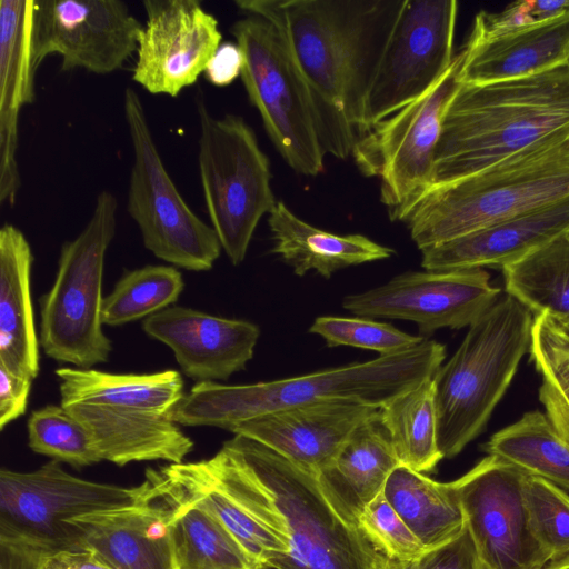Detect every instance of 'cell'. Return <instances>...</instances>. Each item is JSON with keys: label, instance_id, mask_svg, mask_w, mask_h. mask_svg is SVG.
I'll return each instance as SVG.
<instances>
[{"label": "cell", "instance_id": "obj_12", "mask_svg": "<svg viewBox=\"0 0 569 569\" xmlns=\"http://www.w3.org/2000/svg\"><path fill=\"white\" fill-rule=\"evenodd\" d=\"M141 485L86 480L56 460L30 472L0 470V537L41 545L53 553L80 550L82 532L71 520L137 503Z\"/></svg>", "mask_w": 569, "mask_h": 569}, {"label": "cell", "instance_id": "obj_9", "mask_svg": "<svg viewBox=\"0 0 569 569\" xmlns=\"http://www.w3.org/2000/svg\"><path fill=\"white\" fill-rule=\"evenodd\" d=\"M230 31L243 57L242 83L276 149L295 172L322 173L326 153L318 136L317 108L282 36L251 14L236 21Z\"/></svg>", "mask_w": 569, "mask_h": 569}, {"label": "cell", "instance_id": "obj_47", "mask_svg": "<svg viewBox=\"0 0 569 569\" xmlns=\"http://www.w3.org/2000/svg\"><path fill=\"white\" fill-rule=\"evenodd\" d=\"M415 561H401L381 555L375 569H413Z\"/></svg>", "mask_w": 569, "mask_h": 569}, {"label": "cell", "instance_id": "obj_17", "mask_svg": "<svg viewBox=\"0 0 569 569\" xmlns=\"http://www.w3.org/2000/svg\"><path fill=\"white\" fill-rule=\"evenodd\" d=\"M132 80L172 98L192 86L221 46L217 18L197 0H144Z\"/></svg>", "mask_w": 569, "mask_h": 569}, {"label": "cell", "instance_id": "obj_32", "mask_svg": "<svg viewBox=\"0 0 569 569\" xmlns=\"http://www.w3.org/2000/svg\"><path fill=\"white\" fill-rule=\"evenodd\" d=\"M489 455L569 490V440L539 410L497 431L483 445Z\"/></svg>", "mask_w": 569, "mask_h": 569}, {"label": "cell", "instance_id": "obj_38", "mask_svg": "<svg viewBox=\"0 0 569 569\" xmlns=\"http://www.w3.org/2000/svg\"><path fill=\"white\" fill-rule=\"evenodd\" d=\"M325 339L328 347L349 346L389 356L411 349L426 338L365 317L320 316L309 328Z\"/></svg>", "mask_w": 569, "mask_h": 569}, {"label": "cell", "instance_id": "obj_14", "mask_svg": "<svg viewBox=\"0 0 569 569\" xmlns=\"http://www.w3.org/2000/svg\"><path fill=\"white\" fill-rule=\"evenodd\" d=\"M142 26L121 0H32L30 60L34 73L49 56L62 71L109 74L137 52Z\"/></svg>", "mask_w": 569, "mask_h": 569}, {"label": "cell", "instance_id": "obj_30", "mask_svg": "<svg viewBox=\"0 0 569 569\" xmlns=\"http://www.w3.org/2000/svg\"><path fill=\"white\" fill-rule=\"evenodd\" d=\"M400 462L380 416V408L349 436L318 477L357 521L363 508L382 492Z\"/></svg>", "mask_w": 569, "mask_h": 569}, {"label": "cell", "instance_id": "obj_20", "mask_svg": "<svg viewBox=\"0 0 569 569\" xmlns=\"http://www.w3.org/2000/svg\"><path fill=\"white\" fill-rule=\"evenodd\" d=\"M569 232V198L421 249L428 271L501 269Z\"/></svg>", "mask_w": 569, "mask_h": 569}, {"label": "cell", "instance_id": "obj_48", "mask_svg": "<svg viewBox=\"0 0 569 569\" xmlns=\"http://www.w3.org/2000/svg\"><path fill=\"white\" fill-rule=\"evenodd\" d=\"M543 569H569V555L550 561Z\"/></svg>", "mask_w": 569, "mask_h": 569}, {"label": "cell", "instance_id": "obj_40", "mask_svg": "<svg viewBox=\"0 0 569 569\" xmlns=\"http://www.w3.org/2000/svg\"><path fill=\"white\" fill-rule=\"evenodd\" d=\"M529 351L542 375L540 401L553 427L569 440V356L530 345Z\"/></svg>", "mask_w": 569, "mask_h": 569}, {"label": "cell", "instance_id": "obj_19", "mask_svg": "<svg viewBox=\"0 0 569 569\" xmlns=\"http://www.w3.org/2000/svg\"><path fill=\"white\" fill-rule=\"evenodd\" d=\"M379 408L353 401H327L269 412L234 426L293 465L319 475L351 432Z\"/></svg>", "mask_w": 569, "mask_h": 569}, {"label": "cell", "instance_id": "obj_29", "mask_svg": "<svg viewBox=\"0 0 569 569\" xmlns=\"http://www.w3.org/2000/svg\"><path fill=\"white\" fill-rule=\"evenodd\" d=\"M56 376L62 406L83 403L164 415L184 397L183 380L176 370L137 375L60 367Z\"/></svg>", "mask_w": 569, "mask_h": 569}, {"label": "cell", "instance_id": "obj_34", "mask_svg": "<svg viewBox=\"0 0 569 569\" xmlns=\"http://www.w3.org/2000/svg\"><path fill=\"white\" fill-rule=\"evenodd\" d=\"M509 296L536 316H569V234L556 237L502 268Z\"/></svg>", "mask_w": 569, "mask_h": 569}, {"label": "cell", "instance_id": "obj_2", "mask_svg": "<svg viewBox=\"0 0 569 569\" xmlns=\"http://www.w3.org/2000/svg\"><path fill=\"white\" fill-rule=\"evenodd\" d=\"M212 459L251 515L288 547L272 569H375L382 553L318 475L240 435Z\"/></svg>", "mask_w": 569, "mask_h": 569}, {"label": "cell", "instance_id": "obj_5", "mask_svg": "<svg viewBox=\"0 0 569 569\" xmlns=\"http://www.w3.org/2000/svg\"><path fill=\"white\" fill-rule=\"evenodd\" d=\"M569 198V143H547L430 190L408 212L421 250Z\"/></svg>", "mask_w": 569, "mask_h": 569}, {"label": "cell", "instance_id": "obj_50", "mask_svg": "<svg viewBox=\"0 0 569 569\" xmlns=\"http://www.w3.org/2000/svg\"><path fill=\"white\" fill-rule=\"evenodd\" d=\"M547 349H548V348H547ZM550 350H552V349H550ZM553 351H556V350H553ZM557 352H559V351H557ZM560 353H562V352H560ZM563 355H568V353H563ZM568 356H569V355H568Z\"/></svg>", "mask_w": 569, "mask_h": 569}, {"label": "cell", "instance_id": "obj_31", "mask_svg": "<svg viewBox=\"0 0 569 569\" xmlns=\"http://www.w3.org/2000/svg\"><path fill=\"white\" fill-rule=\"evenodd\" d=\"M382 493L427 550L450 542L466 528L453 481L439 482L399 465L388 477Z\"/></svg>", "mask_w": 569, "mask_h": 569}, {"label": "cell", "instance_id": "obj_13", "mask_svg": "<svg viewBox=\"0 0 569 569\" xmlns=\"http://www.w3.org/2000/svg\"><path fill=\"white\" fill-rule=\"evenodd\" d=\"M455 0H405L366 98L362 134L427 93L450 68Z\"/></svg>", "mask_w": 569, "mask_h": 569}, {"label": "cell", "instance_id": "obj_1", "mask_svg": "<svg viewBox=\"0 0 569 569\" xmlns=\"http://www.w3.org/2000/svg\"><path fill=\"white\" fill-rule=\"evenodd\" d=\"M405 0H236L271 23L302 72L326 154L346 159L362 134L366 98Z\"/></svg>", "mask_w": 569, "mask_h": 569}, {"label": "cell", "instance_id": "obj_10", "mask_svg": "<svg viewBox=\"0 0 569 569\" xmlns=\"http://www.w3.org/2000/svg\"><path fill=\"white\" fill-rule=\"evenodd\" d=\"M133 163L127 210L143 246L158 259L189 271H209L221 253L214 229L189 207L168 173L136 90L123 93Z\"/></svg>", "mask_w": 569, "mask_h": 569}, {"label": "cell", "instance_id": "obj_42", "mask_svg": "<svg viewBox=\"0 0 569 569\" xmlns=\"http://www.w3.org/2000/svg\"><path fill=\"white\" fill-rule=\"evenodd\" d=\"M480 560L473 539L466 526L450 542L426 551L413 569H479Z\"/></svg>", "mask_w": 569, "mask_h": 569}, {"label": "cell", "instance_id": "obj_46", "mask_svg": "<svg viewBox=\"0 0 569 569\" xmlns=\"http://www.w3.org/2000/svg\"><path fill=\"white\" fill-rule=\"evenodd\" d=\"M44 569H113L88 550H69L49 556Z\"/></svg>", "mask_w": 569, "mask_h": 569}, {"label": "cell", "instance_id": "obj_24", "mask_svg": "<svg viewBox=\"0 0 569 569\" xmlns=\"http://www.w3.org/2000/svg\"><path fill=\"white\" fill-rule=\"evenodd\" d=\"M64 407L86 427L100 459L119 467L156 460L181 463L194 447L170 413L154 415L83 403Z\"/></svg>", "mask_w": 569, "mask_h": 569}, {"label": "cell", "instance_id": "obj_25", "mask_svg": "<svg viewBox=\"0 0 569 569\" xmlns=\"http://www.w3.org/2000/svg\"><path fill=\"white\" fill-rule=\"evenodd\" d=\"M144 491L167 510L177 569H266L253 560L208 509L148 468Z\"/></svg>", "mask_w": 569, "mask_h": 569}, {"label": "cell", "instance_id": "obj_22", "mask_svg": "<svg viewBox=\"0 0 569 569\" xmlns=\"http://www.w3.org/2000/svg\"><path fill=\"white\" fill-rule=\"evenodd\" d=\"M32 0L0 1V202L13 204L20 188L19 112L36 98L30 60Z\"/></svg>", "mask_w": 569, "mask_h": 569}, {"label": "cell", "instance_id": "obj_23", "mask_svg": "<svg viewBox=\"0 0 569 569\" xmlns=\"http://www.w3.org/2000/svg\"><path fill=\"white\" fill-rule=\"evenodd\" d=\"M460 83L528 77L569 63V11L543 22L485 39L461 50Z\"/></svg>", "mask_w": 569, "mask_h": 569}, {"label": "cell", "instance_id": "obj_39", "mask_svg": "<svg viewBox=\"0 0 569 569\" xmlns=\"http://www.w3.org/2000/svg\"><path fill=\"white\" fill-rule=\"evenodd\" d=\"M357 522L370 542L387 557L417 561L428 551L382 492L363 508Z\"/></svg>", "mask_w": 569, "mask_h": 569}, {"label": "cell", "instance_id": "obj_28", "mask_svg": "<svg viewBox=\"0 0 569 569\" xmlns=\"http://www.w3.org/2000/svg\"><path fill=\"white\" fill-rule=\"evenodd\" d=\"M272 252L293 268L298 276L315 270L329 279L350 266L388 259L395 250L366 236L336 234L311 226L297 217L283 201H277L268 217Z\"/></svg>", "mask_w": 569, "mask_h": 569}, {"label": "cell", "instance_id": "obj_7", "mask_svg": "<svg viewBox=\"0 0 569 569\" xmlns=\"http://www.w3.org/2000/svg\"><path fill=\"white\" fill-rule=\"evenodd\" d=\"M117 210L116 196L100 191L86 227L62 244L54 282L39 298V343L58 362L91 368L109 360L112 343L102 330V279Z\"/></svg>", "mask_w": 569, "mask_h": 569}, {"label": "cell", "instance_id": "obj_36", "mask_svg": "<svg viewBox=\"0 0 569 569\" xmlns=\"http://www.w3.org/2000/svg\"><path fill=\"white\" fill-rule=\"evenodd\" d=\"M27 428L28 445L36 453L76 469L102 461L86 427L61 403L33 410Z\"/></svg>", "mask_w": 569, "mask_h": 569}, {"label": "cell", "instance_id": "obj_8", "mask_svg": "<svg viewBox=\"0 0 569 569\" xmlns=\"http://www.w3.org/2000/svg\"><path fill=\"white\" fill-rule=\"evenodd\" d=\"M198 167L211 227L232 264L246 256L260 219L276 206L270 161L240 116L213 117L197 102Z\"/></svg>", "mask_w": 569, "mask_h": 569}, {"label": "cell", "instance_id": "obj_44", "mask_svg": "<svg viewBox=\"0 0 569 569\" xmlns=\"http://www.w3.org/2000/svg\"><path fill=\"white\" fill-rule=\"evenodd\" d=\"M52 553L28 540L0 537V569H44Z\"/></svg>", "mask_w": 569, "mask_h": 569}, {"label": "cell", "instance_id": "obj_11", "mask_svg": "<svg viewBox=\"0 0 569 569\" xmlns=\"http://www.w3.org/2000/svg\"><path fill=\"white\" fill-rule=\"evenodd\" d=\"M461 51L422 97L379 121L356 142L359 171L380 179V200L393 221H403L431 189L435 153L447 108L460 86Z\"/></svg>", "mask_w": 569, "mask_h": 569}, {"label": "cell", "instance_id": "obj_4", "mask_svg": "<svg viewBox=\"0 0 569 569\" xmlns=\"http://www.w3.org/2000/svg\"><path fill=\"white\" fill-rule=\"evenodd\" d=\"M445 357L442 343L425 339L402 352L281 380L232 386L197 382L170 416L181 426L230 431L261 415L319 402L353 401L381 408L432 377Z\"/></svg>", "mask_w": 569, "mask_h": 569}, {"label": "cell", "instance_id": "obj_33", "mask_svg": "<svg viewBox=\"0 0 569 569\" xmlns=\"http://www.w3.org/2000/svg\"><path fill=\"white\" fill-rule=\"evenodd\" d=\"M432 377L380 408L382 422L400 465L422 473L432 471L443 459L438 447Z\"/></svg>", "mask_w": 569, "mask_h": 569}, {"label": "cell", "instance_id": "obj_18", "mask_svg": "<svg viewBox=\"0 0 569 569\" xmlns=\"http://www.w3.org/2000/svg\"><path fill=\"white\" fill-rule=\"evenodd\" d=\"M142 330L168 346L197 382L228 380L252 359L260 330L252 322L172 306L142 320Z\"/></svg>", "mask_w": 569, "mask_h": 569}, {"label": "cell", "instance_id": "obj_37", "mask_svg": "<svg viewBox=\"0 0 569 569\" xmlns=\"http://www.w3.org/2000/svg\"><path fill=\"white\" fill-rule=\"evenodd\" d=\"M523 500L531 532L550 561L569 555V496L558 486L526 473Z\"/></svg>", "mask_w": 569, "mask_h": 569}, {"label": "cell", "instance_id": "obj_41", "mask_svg": "<svg viewBox=\"0 0 569 569\" xmlns=\"http://www.w3.org/2000/svg\"><path fill=\"white\" fill-rule=\"evenodd\" d=\"M569 11V0H527L511 3L500 12H479L470 39H485L512 32L553 19Z\"/></svg>", "mask_w": 569, "mask_h": 569}, {"label": "cell", "instance_id": "obj_43", "mask_svg": "<svg viewBox=\"0 0 569 569\" xmlns=\"http://www.w3.org/2000/svg\"><path fill=\"white\" fill-rule=\"evenodd\" d=\"M32 379L0 363V429L26 413Z\"/></svg>", "mask_w": 569, "mask_h": 569}, {"label": "cell", "instance_id": "obj_35", "mask_svg": "<svg viewBox=\"0 0 569 569\" xmlns=\"http://www.w3.org/2000/svg\"><path fill=\"white\" fill-rule=\"evenodd\" d=\"M183 288L182 274L172 266L127 270L103 299L102 325L118 327L146 319L174 303Z\"/></svg>", "mask_w": 569, "mask_h": 569}, {"label": "cell", "instance_id": "obj_15", "mask_svg": "<svg viewBox=\"0 0 569 569\" xmlns=\"http://www.w3.org/2000/svg\"><path fill=\"white\" fill-rule=\"evenodd\" d=\"M525 477L488 455L453 481L479 560L489 569H543L550 562L529 526Z\"/></svg>", "mask_w": 569, "mask_h": 569}, {"label": "cell", "instance_id": "obj_6", "mask_svg": "<svg viewBox=\"0 0 569 569\" xmlns=\"http://www.w3.org/2000/svg\"><path fill=\"white\" fill-rule=\"evenodd\" d=\"M535 318L517 299H499L433 375L438 447L453 458L486 427L530 347Z\"/></svg>", "mask_w": 569, "mask_h": 569}, {"label": "cell", "instance_id": "obj_27", "mask_svg": "<svg viewBox=\"0 0 569 569\" xmlns=\"http://www.w3.org/2000/svg\"><path fill=\"white\" fill-rule=\"evenodd\" d=\"M171 487L208 509L247 553L266 569L288 553V547L248 510L227 482L212 457L156 468Z\"/></svg>", "mask_w": 569, "mask_h": 569}, {"label": "cell", "instance_id": "obj_16", "mask_svg": "<svg viewBox=\"0 0 569 569\" xmlns=\"http://www.w3.org/2000/svg\"><path fill=\"white\" fill-rule=\"evenodd\" d=\"M499 295L500 289L483 269L425 270L346 296L342 307L359 317L413 321L426 338L438 329L469 327L499 300Z\"/></svg>", "mask_w": 569, "mask_h": 569}, {"label": "cell", "instance_id": "obj_45", "mask_svg": "<svg viewBox=\"0 0 569 569\" xmlns=\"http://www.w3.org/2000/svg\"><path fill=\"white\" fill-rule=\"evenodd\" d=\"M242 52L237 43H221L204 70L206 79L217 87H224L241 76Z\"/></svg>", "mask_w": 569, "mask_h": 569}, {"label": "cell", "instance_id": "obj_51", "mask_svg": "<svg viewBox=\"0 0 569 569\" xmlns=\"http://www.w3.org/2000/svg\"><path fill=\"white\" fill-rule=\"evenodd\" d=\"M568 234H569V232H568Z\"/></svg>", "mask_w": 569, "mask_h": 569}, {"label": "cell", "instance_id": "obj_21", "mask_svg": "<svg viewBox=\"0 0 569 569\" xmlns=\"http://www.w3.org/2000/svg\"><path fill=\"white\" fill-rule=\"evenodd\" d=\"M140 485L137 503L70 521L82 532L80 550L113 569H177L167 510Z\"/></svg>", "mask_w": 569, "mask_h": 569}, {"label": "cell", "instance_id": "obj_3", "mask_svg": "<svg viewBox=\"0 0 569 569\" xmlns=\"http://www.w3.org/2000/svg\"><path fill=\"white\" fill-rule=\"evenodd\" d=\"M547 143H569V63L522 78L460 83L443 118L430 190Z\"/></svg>", "mask_w": 569, "mask_h": 569}, {"label": "cell", "instance_id": "obj_26", "mask_svg": "<svg viewBox=\"0 0 569 569\" xmlns=\"http://www.w3.org/2000/svg\"><path fill=\"white\" fill-rule=\"evenodd\" d=\"M31 247L20 229H0V363L12 372L36 379L39 341L31 302Z\"/></svg>", "mask_w": 569, "mask_h": 569}, {"label": "cell", "instance_id": "obj_49", "mask_svg": "<svg viewBox=\"0 0 569 569\" xmlns=\"http://www.w3.org/2000/svg\"><path fill=\"white\" fill-rule=\"evenodd\" d=\"M479 569H489V568H487L485 565H482V563L480 562V567H479Z\"/></svg>", "mask_w": 569, "mask_h": 569}]
</instances>
